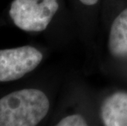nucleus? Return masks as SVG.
<instances>
[{"label":"nucleus","mask_w":127,"mask_h":126,"mask_svg":"<svg viewBox=\"0 0 127 126\" xmlns=\"http://www.w3.org/2000/svg\"><path fill=\"white\" fill-rule=\"evenodd\" d=\"M49 101L41 90L26 88L0 99V126H34L46 116Z\"/></svg>","instance_id":"f257e3e1"},{"label":"nucleus","mask_w":127,"mask_h":126,"mask_svg":"<svg viewBox=\"0 0 127 126\" xmlns=\"http://www.w3.org/2000/svg\"><path fill=\"white\" fill-rule=\"evenodd\" d=\"M58 7V0H14L9 16L22 30L39 32L47 28Z\"/></svg>","instance_id":"f03ea898"},{"label":"nucleus","mask_w":127,"mask_h":126,"mask_svg":"<svg viewBox=\"0 0 127 126\" xmlns=\"http://www.w3.org/2000/svg\"><path fill=\"white\" fill-rule=\"evenodd\" d=\"M42 59V53L31 46L0 50V82L21 79L35 69Z\"/></svg>","instance_id":"7ed1b4c3"},{"label":"nucleus","mask_w":127,"mask_h":126,"mask_svg":"<svg viewBox=\"0 0 127 126\" xmlns=\"http://www.w3.org/2000/svg\"><path fill=\"white\" fill-rule=\"evenodd\" d=\"M101 117L107 126H127V93L117 92L105 99Z\"/></svg>","instance_id":"20e7f679"},{"label":"nucleus","mask_w":127,"mask_h":126,"mask_svg":"<svg viewBox=\"0 0 127 126\" xmlns=\"http://www.w3.org/2000/svg\"><path fill=\"white\" fill-rule=\"evenodd\" d=\"M108 47L113 56L119 58L127 57V8L123 10L113 21Z\"/></svg>","instance_id":"39448f33"},{"label":"nucleus","mask_w":127,"mask_h":126,"mask_svg":"<svg viewBox=\"0 0 127 126\" xmlns=\"http://www.w3.org/2000/svg\"><path fill=\"white\" fill-rule=\"evenodd\" d=\"M58 126H86L87 122L80 115H72L63 118L58 123Z\"/></svg>","instance_id":"423d86ee"},{"label":"nucleus","mask_w":127,"mask_h":126,"mask_svg":"<svg viewBox=\"0 0 127 126\" xmlns=\"http://www.w3.org/2000/svg\"><path fill=\"white\" fill-rule=\"evenodd\" d=\"M80 1L82 3H84V4L90 5V6H91V5L96 4L97 2H98V0H80Z\"/></svg>","instance_id":"0eeeda50"}]
</instances>
